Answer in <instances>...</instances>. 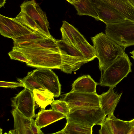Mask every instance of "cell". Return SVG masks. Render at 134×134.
I'll return each instance as SVG.
<instances>
[{"label": "cell", "instance_id": "cell-10", "mask_svg": "<svg viewBox=\"0 0 134 134\" xmlns=\"http://www.w3.org/2000/svg\"><path fill=\"white\" fill-rule=\"evenodd\" d=\"M21 11L27 14L34 19L48 37L52 36L49 31V24L46 13L43 11L34 0L24 2L20 6Z\"/></svg>", "mask_w": 134, "mask_h": 134}, {"label": "cell", "instance_id": "cell-5", "mask_svg": "<svg viewBox=\"0 0 134 134\" xmlns=\"http://www.w3.org/2000/svg\"><path fill=\"white\" fill-rule=\"evenodd\" d=\"M57 41L61 56V71L71 74L72 71H77L88 62L78 49L70 45L62 40Z\"/></svg>", "mask_w": 134, "mask_h": 134}, {"label": "cell", "instance_id": "cell-16", "mask_svg": "<svg viewBox=\"0 0 134 134\" xmlns=\"http://www.w3.org/2000/svg\"><path fill=\"white\" fill-rule=\"evenodd\" d=\"M100 0L114 9L126 19L134 22V6L128 0Z\"/></svg>", "mask_w": 134, "mask_h": 134}, {"label": "cell", "instance_id": "cell-42", "mask_svg": "<svg viewBox=\"0 0 134 134\" xmlns=\"http://www.w3.org/2000/svg\"></svg>", "mask_w": 134, "mask_h": 134}, {"label": "cell", "instance_id": "cell-13", "mask_svg": "<svg viewBox=\"0 0 134 134\" xmlns=\"http://www.w3.org/2000/svg\"><path fill=\"white\" fill-rule=\"evenodd\" d=\"M14 46L15 47L46 49L60 53L57 40L52 36L43 39H37L19 43H14Z\"/></svg>", "mask_w": 134, "mask_h": 134}, {"label": "cell", "instance_id": "cell-8", "mask_svg": "<svg viewBox=\"0 0 134 134\" xmlns=\"http://www.w3.org/2000/svg\"><path fill=\"white\" fill-rule=\"evenodd\" d=\"M32 74L38 82L44 88L52 92L54 97H59L61 93V85L58 76L47 68H38L32 71Z\"/></svg>", "mask_w": 134, "mask_h": 134}, {"label": "cell", "instance_id": "cell-9", "mask_svg": "<svg viewBox=\"0 0 134 134\" xmlns=\"http://www.w3.org/2000/svg\"><path fill=\"white\" fill-rule=\"evenodd\" d=\"M11 100L13 109L28 118L35 117V101L32 92L25 88L15 97L11 98Z\"/></svg>", "mask_w": 134, "mask_h": 134}, {"label": "cell", "instance_id": "cell-28", "mask_svg": "<svg viewBox=\"0 0 134 134\" xmlns=\"http://www.w3.org/2000/svg\"><path fill=\"white\" fill-rule=\"evenodd\" d=\"M48 37L36 31H34L30 34L15 38L13 40L14 43H19L30 41L37 39H43Z\"/></svg>", "mask_w": 134, "mask_h": 134}, {"label": "cell", "instance_id": "cell-27", "mask_svg": "<svg viewBox=\"0 0 134 134\" xmlns=\"http://www.w3.org/2000/svg\"><path fill=\"white\" fill-rule=\"evenodd\" d=\"M51 105L53 110L63 114L66 117L70 111V109L67 103L60 99L54 100Z\"/></svg>", "mask_w": 134, "mask_h": 134}, {"label": "cell", "instance_id": "cell-38", "mask_svg": "<svg viewBox=\"0 0 134 134\" xmlns=\"http://www.w3.org/2000/svg\"><path fill=\"white\" fill-rule=\"evenodd\" d=\"M130 122L132 126H134V119L129 121Z\"/></svg>", "mask_w": 134, "mask_h": 134}, {"label": "cell", "instance_id": "cell-30", "mask_svg": "<svg viewBox=\"0 0 134 134\" xmlns=\"http://www.w3.org/2000/svg\"><path fill=\"white\" fill-rule=\"evenodd\" d=\"M63 22L64 23L70 31L75 40L78 39L83 42H88L83 35L74 27L65 21H63Z\"/></svg>", "mask_w": 134, "mask_h": 134}, {"label": "cell", "instance_id": "cell-18", "mask_svg": "<svg viewBox=\"0 0 134 134\" xmlns=\"http://www.w3.org/2000/svg\"><path fill=\"white\" fill-rule=\"evenodd\" d=\"M0 22L9 27L13 31L15 38L32 32L33 31L14 18L0 15Z\"/></svg>", "mask_w": 134, "mask_h": 134}, {"label": "cell", "instance_id": "cell-29", "mask_svg": "<svg viewBox=\"0 0 134 134\" xmlns=\"http://www.w3.org/2000/svg\"><path fill=\"white\" fill-rule=\"evenodd\" d=\"M8 54L12 59L16 60L26 63L27 65L31 66V62L29 60L22 52L12 50Z\"/></svg>", "mask_w": 134, "mask_h": 134}, {"label": "cell", "instance_id": "cell-35", "mask_svg": "<svg viewBox=\"0 0 134 134\" xmlns=\"http://www.w3.org/2000/svg\"><path fill=\"white\" fill-rule=\"evenodd\" d=\"M127 134H134V126H132Z\"/></svg>", "mask_w": 134, "mask_h": 134}, {"label": "cell", "instance_id": "cell-20", "mask_svg": "<svg viewBox=\"0 0 134 134\" xmlns=\"http://www.w3.org/2000/svg\"><path fill=\"white\" fill-rule=\"evenodd\" d=\"M33 92L35 102L41 108L45 109L54 100L53 93L46 89H35Z\"/></svg>", "mask_w": 134, "mask_h": 134}, {"label": "cell", "instance_id": "cell-3", "mask_svg": "<svg viewBox=\"0 0 134 134\" xmlns=\"http://www.w3.org/2000/svg\"><path fill=\"white\" fill-rule=\"evenodd\" d=\"M12 50L23 53L31 62V67L60 69L62 62L60 53L48 49L23 47L14 46Z\"/></svg>", "mask_w": 134, "mask_h": 134}, {"label": "cell", "instance_id": "cell-23", "mask_svg": "<svg viewBox=\"0 0 134 134\" xmlns=\"http://www.w3.org/2000/svg\"><path fill=\"white\" fill-rule=\"evenodd\" d=\"M14 19L32 30L47 36L36 22L25 13L21 11Z\"/></svg>", "mask_w": 134, "mask_h": 134}, {"label": "cell", "instance_id": "cell-41", "mask_svg": "<svg viewBox=\"0 0 134 134\" xmlns=\"http://www.w3.org/2000/svg\"><path fill=\"white\" fill-rule=\"evenodd\" d=\"M1 131H0V132H1V134H2V133H1V132H2V129H1Z\"/></svg>", "mask_w": 134, "mask_h": 134}, {"label": "cell", "instance_id": "cell-14", "mask_svg": "<svg viewBox=\"0 0 134 134\" xmlns=\"http://www.w3.org/2000/svg\"><path fill=\"white\" fill-rule=\"evenodd\" d=\"M11 113L14 119V129L10 130L8 134H33L30 129L32 118L26 117L15 109Z\"/></svg>", "mask_w": 134, "mask_h": 134}, {"label": "cell", "instance_id": "cell-37", "mask_svg": "<svg viewBox=\"0 0 134 134\" xmlns=\"http://www.w3.org/2000/svg\"><path fill=\"white\" fill-rule=\"evenodd\" d=\"M72 4L76 1L77 0H66Z\"/></svg>", "mask_w": 134, "mask_h": 134}, {"label": "cell", "instance_id": "cell-15", "mask_svg": "<svg viewBox=\"0 0 134 134\" xmlns=\"http://www.w3.org/2000/svg\"><path fill=\"white\" fill-rule=\"evenodd\" d=\"M36 126L41 129L64 118L66 116L60 112L55 111L52 109L45 110L41 108L40 111L35 115Z\"/></svg>", "mask_w": 134, "mask_h": 134}, {"label": "cell", "instance_id": "cell-6", "mask_svg": "<svg viewBox=\"0 0 134 134\" xmlns=\"http://www.w3.org/2000/svg\"><path fill=\"white\" fill-rule=\"evenodd\" d=\"M106 115L100 106L80 107L70 109L66 117L67 122L93 127L101 124Z\"/></svg>", "mask_w": 134, "mask_h": 134}, {"label": "cell", "instance_id": "cell-39", "mask_svg": "<svg viewBox=\"0 0 134 134\" xmlns=\"http://www.w3.org/2000/svg\"><path fill=\"white\" fill-rule=\"evenodd\" d=\"M129 53L132 55L131 56V57L133 58L134 60V50L130 52Z\"/></svg>", "mask_w": 134, "mask_h": 134}, {"label": "cell", "instance_id": "cell-12", "mask_svg": "<svg viewBox=\"0 0 134 134\" xmlns=\"http://www.w3.org/2000/svg\"><path fill=\"white\" fill-rule=\"evenodd\" d=\"M122 93L118 94L113 88H109L107 92L99 95L100 106L106 116L114 114Z\"/></svg>", "mask_w": 134, "mask_h": 134}, {"label": "cell", "instance_id": "cell-31", "mask_svg": "<svg viewBox=\"0 0 134 134\" xmlns=\"http://www.w3.org/2000/svg\"><path fill=\"white\" fill-rule=\"evenodd\" d=\"M0 33L3 36L12 39L15 38L14 33L11 29L8 26L0 22Z\"/></svg>", "mask_w": 134, "mask_h": 134}, {"label": "cell", "instance_id": "cell-34", "mask_svg": "<svg viewBox=\"0 0 134 134\" xmlns=\"http://www.w3.org/2000/svg\"><path fill=\"white\" fill-rule=\"evenodd\" d=\"M30 129L33 134H44L42 131L41 130V128L36 126L35 120H34L33 118L31 119Z\"/></svg>", "mask_w": 134, "mask_h": 134}, {"label": "cell", "instance_id": "cell-7", "mask_svg": "<svg viewBox=\"0 0 134 134\" xmlns=\"http://www.w3.org/2000/svg\"><path fill=\"white\" fill-rule=\"evenodd\" d=\"M60 99L65 101L70 109L100 106L99 95L97 93H87L70 91L61 95Z\"/></svg>", "mask_w": 134, "mask_h": 134}, {"label": "cell", "instance_id": "cell-26", "mask_svg": "<svg viewBox=\"0 0 134 134\" xmlns=\"http://www.w3.org/2000/svg\"><path fill=\"white\" fill-rule=\"evenodd\" d=\"M60 30L62 34L61 40L70 45L79 49L72 34L65 24L63 22Z\"/></svg>", "mask_w": 134, "mask_h": 134}, {"label": "cell", "instance_id": "cell-1", "mask_svg": "<svg viewBox=\"0 0 134 134\" xmlns=\"http://www.w3.org/2000/svg\"><path fill=\"white\" fill-rule=\"evenodd\" d=\"M99 60L100 71L105 69L124 53L125 49L102 32L91 38Z\"/></svg>", "mask_w": 134, "mask_h": 134}, {"label": "cell", "instance_id": "cell-22", "mask_svg": "<svg viewBox=\"0 0 134 134\" xmlns=\"http://www.w3.org/2000/svg\"><path fill=\"white\" fill-rule=\"evenodd\" d=\"M113 134H127L132 126L129 121H124L116 118L114 114L108 116Z\"/></svg>", "mask_w": 134, "mask_h": 134}, {"label": "cell", "instance_id": "cell-19", "mask_svg": "<svg viewBox=\"0 0 134 134\" xmlns=\"http://www.w3.org/2000/svg\"><path fill=\"white\" fill-rule=\"evenodd\" d=\"M72 5L79 15H87L99 20L92 0H77Z\"/></svg>", "mask_w": 134, "mask_h": 134}, {"label": "cell", "instance_id": "cell-17", "mask_svg": "<svg viewBox=\"0 0 134 134\" xmlns=\"http://www.w3.org/2000/svg\"><path fill=\"white\" fill-rule=\"evenodd\" d=\"M99 83L95 82L89 75H83L75 80L71 91L87 93H96V88Z\"/></svg>", "mask_w": 134, "mask_h": 134}, {"label": "cell", "instance_id": "cell-36", "mask_svg": "<svg viewBox=\"0 0 134 134\" xmlns=\"http://www.w3.org/2000/svg\"><path fill=\"white\" fill-rule=\"evenodd\" d=\"M0 7L3 6L5 3V0H0Z\"/></svg>", "mask_w": 134, "mask_h": 134}, {"label": "cell", "instance_id": "cell-33", "mask_svg": "<svg viewBox=\"0 0 134 134\" xmlns=\"http://www.w3.org/2000/svg\"><path fill=\"white\" fill-rule=\"evenodd\" d=\"M0 86L5 88H15L18 87H23L24 85L21 82H16L0 81Z\"/></svg>", "mask_w": 134, "mask_h": 134}, {"label": "cell", "instance_id": "cell-32", "mask_svg": "<svg viewBox=\"0 0 134 134\" xmlns=\"http://www.w3.org/2000/svg\"><path fill=\"white\" fill-rule=\"evenodd\" d=\"M101 125V129L99 131V134H113L110 122L108 117L105 118Z\"/></svg>", "mask_w": 134, "mask_h": 134}, {"label": "cell", "instance_id": "cell-21", "mask_svg": "<svg viewBox=\"0 0 134 134\" xmlns=\"http://www.w3.org/2000/svg\"><path fill=\"white\" fill-rule=\"evenodd\" d=\"M93 127L73 122H67L65 127L61 130L54 134H92Z\"/></svg>", "mask_w": 134, "mask_h": 134}, {"label": "cell", "instance_id": "cell-25", "mask_svg": "<svg viewBox=\"0 0 134 134\" xmlns=\"http://www.w3.org/2000/svg\"><path fill=\"white\" fill-rule=\"evenodd\" d=\"M17 80L24 85L25 88L32 92L35 89H45L38 82L34 77L32 71L28 72L27 75L24 78H18Z\"/></svg>", "mask_w": 134, "mask_h": 134}, {"label": "cell", "instance_id": "cell-40", "mask_svg": "<svg viewBox=\"0 0 134 134\" xmlns=\"http://www.w3.org/2000/svg\"><path fill=\"white\" fill-rule=\"evenodd\" d=\"M131 4L134 6V0H128Z\"/></svg>", "mask_w": 134, "mask_h": 134}, {"label": "cell", "instance_id": "cell-4", "mask_svg": "<svg viewBox=\"0 0 134 134\" xmlns=\"http://www.w3.org/2000/svg\"><path fill=\"white\" fill-rule=\"evenodd\" d=\"M105 34L125 49L134 45V22L126 19L106 24Z\"/></svg>", "mask_w": 134, "mask_h": 134}, {"label": "cell", "instance_id": "cell-2", "mask_svg": "<svg viewBox=\"0 0 134 134\" xmlns=\"http://www.w3.org/2000/svg\"><path fill=\"white\" fill-rule=\"evenodd\" d=\"M132 64L125 52L107 68L101 71L99 84L101 86L114 88L132 71Z\"/></svg>", "mask_w": 134, "mask_h": 134}, {"label": "cell", "instance_id": "cell-11", "mask_svg": "<svg viewBox=\"0 0 134 134\" xmlns=\"http://www.w3.org/2000/svg\"><path fill=\"white\" fill-rule=\"evenodd\" d=\"M99 20L106 24L118 23L126 19L115 9L100 0L93 1Z\"/></svg>", "mask_w": 134, "mask_h": 134}, {"label": "cell", "instance_id": "cell-24", "mask_svg": "<svg viewBox=\"0 0 134 134\" xmlns=\"http://www.w3.org/2000/svg\"><path fill=\"white\" fill-rule=\"evenodd\" d=\"M78 48L87 62L97 58L96 50L89 43L82 42L78 39L75 40Z\"/></svg>", "mask_w": 134, "mask_h": 134}]
</instances>
